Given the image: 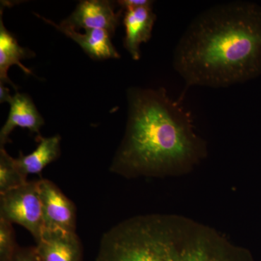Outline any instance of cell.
I'll use <instances>...</instances> for the list:
<instances>
[{
	"instance_id": "5b68a950",
	"label": "cell",
	"mask_w": 261,
	"mask_h": 261,
	"mask_svg": "<svg viewBox=\"0 0 261 261\" xmlns=\"http://www.w3.org/2000/svg\"><path fill=\"white\" fill-rule=\"evenodd\" d=\"M44 230L75 232L76 207L74 202L50 180H38Z\"/></svg>"
},
{
	"instance_id": "3957f363",
	"label": "cell",
	"mask_w": 261,
	"mask_h": 261,
	"mask_svg": "<svg viewBox=\"0 0 261 261\" xmlns=\"http://www.w3.org/2000/svg\"><path fill=\"white\" fill-rule=\"evenodd\" d=\"M95 261H254L216 230L183 216L123 220L101 238Z\"/></svg>"
},
{
	"instance_id": "e0dca14e",
	"label": "cell",
	"mask_w": 261,
	"mask_h": 261,
	"mask_svg": "<svg viewBox=\"0 0 261 261\" xmlns=\"http://www.w3.org/2000/svg\"><path fill=\"white\" fill-rule=\"evenodd\" d=\"M13 96L10 95L9 89L5 87V84L0 83V102H9Z\"/></svg>"
},
{
	"instance_id": "8992f818",
	"label": "cell",
	"mask_w": 261,
	"mask_h": 261,
	"mask_svg": "<svg viewBox=\"0 0 261 261\" xmlns=\"http://www.w3.org/2000/svg\"><path fill=\"white\" fill-rule=\"evenodd\" d=\"M116 13L113 4L106 0L81 1L74 11L61 25L78 32L79 29H102L113 35L119 25L122 11Z\"/></svg>"
},
{
	"instance_id": "2e32d148",
	"label": "cell",
	"mask_w": 261,
	"mask_h": 261,
	"mask_svg": "<svg viewBox=\"0 0 261 261\" xmlns=\"http://www.w3.org/2000/svg\"><path fill=\"white\" fill-rule=\"evenodd\" d=\"M118 5L121 7L122 10H128L130 8H140L153 5L154 2L150 0H121L117 2Z\"/></svg>"
},
{
	"instance_id": "7a4b0ae2",
	"label": "cell",
	"mask_w": 261,
	"mask_h": 261,
	"mask_svg": "<svg viewBox=\"0 0 261 261\" xmlns=\"http://www.w3.org/2000/svg\"><path fill=\"white\" fill-rule=\"evenodd\" d=\"M125 135L110 171L125 178L159 177L186 172L207 154L192 113L164 88L127 91Z\"/></svg>"
},
{
	"instance_id": "52a82bcc",
	"label": "cell",
	"mask_w": 261,
	"mask_h": 261,
	"mask_svg": "<svg viewBox=\"0 0 261 261\" xmlns=\"http://www.w3.org/2000/svg\"><path fill=\"white\" fill-rule=\"evenodd\" d=\"M36 243L42 261H82L83 247L75 232L44 230Z\"/></svg>"
},
{
	"instance_id": "ba28073f",
	"label": "cell",
	"mask_w": 261,
	"mask_h": 261,
	"mask_svg": "<svg viewBox=\"0 0 261 261\" xmlns=\"http://www.w3.org/2000/svg\"><path fill=\"white\" fill-rule=\"evenodd\" d=\"M123 25L125 27L123 46L135 61L140 60V46L148 42L152 37L156 20L152 5L125 10Z\"/></svg>"
},
{
	"instance_id": "277c9868",
	"label": "cell",
	"mask_w": 261,
	"mask_h": 261,
	"mask_svg": "<svg viewBox=\"0 0 261 261\" xmlns=\"http://www.w3.org/2000/svg\"><path fill=\"white\" fill-rule=\"evenodd\" d=\"M0 219L23 226L37 242L44 230L38 181L0 194Z\"/></svg>"
},
{
	"instance_id": "9c48e42d",
	"label": "cell",
	"mask_w": 261,
	"mask_h": 261,
	"mask_svg": "<svg viewBox=\"0 0 261 261\" xmlns=\"http://www.w3.org/2000/svg\"><path fill=\"white\" fill-rule=\"evenodd\" d=\"M8 119L0 130V145L4 147L9 142L10 134L16 127L27 128L32 133L39 135V130L44 124V120L39 113L32 98L27 94L18 93L12 97L10 102Z\"/></svg>"
},
{
	"instance_id": "8fae6325",
	"label": "cell",
	"mask_w": 261,
	"mask_h": 261,
	"mask_svg": "<svg viewBox=\"0 0 261 261\" xmlns=\"http://www.w3.org/2000/svg\"><path fill=\"white\" fill-rule=\"evenodd\" d=\"M37 140V148L32 153L24 154L20 152L18 158L15 159L18 169L25 177L30 174H40L48 165L61 156V136L42 137L39 135Z\"/></svg>"
},
{
	"instance_id": "7c38bea8",
	"label": "cell",
	"mask_w": 261,
	"mask_h": 261,
	"mask_svg": "<svg viewBox=\"0 0 261 261\" xmlns=\"http://www.w3.org/2000/svg\"><path fill=\"white\" fill-rule=\"evenodd\" d=\"M3 10L0 15V83L10 84L17 91V87L10 81L8 70L13 65H17L25 74L32 72L21 63L22 60L34 56V53L18 44L16 38L5 28L3 23Z\"/></svg>"
},
{
	"instance_id": "5bb4252c",
	"label": "cell",
	"mask_w": 261,
	"mask_h": 261,
	"mask_svg": "<svg viewBox=\"0 0 261 261\" xmlns=\"http://www.w3.org/2000/svg\"><path fill=\"white\" fill-rule=\"evenodd\" d=\"M18 249L13 224L0 219V261H10Z\"/></svg>"
},
{
	"instance_id": "30bf717a",
	"label": "cell",
	"mask_w": 261,
	"mask_h": 261,
	"mask_svg": "<svg viewBox=\"0 0 261 261\" xmlns=\"http://www.w3.org/2000/svg\"><path fill=\"white\" fill-rule=\"evenodd\" d=\"M37 17L50 24L67 37L76 42L82 49L94 61L119 58L120 54L113 46L111 35L107 31L102 29H89L85 34H81L74 29L65 27L61 24L55 23L51 20L37 14Z\"/></svg>"
},
{
	"instance_id": "9a60e30c",
	"label": "cell",
	"mask_w": 261,
	"mask_h": 261,
	"mask_svg": "<svg viewBox=\"0 0 261 261\" xmlns=\"http://www.w3.org/2000/svg\"><path fill=\"white\" fill-rule=\"evenodd\" d=\"M10 261H42L35 247H18Z\"/></svg>"
},
{
	"instance_id": "4fadbf2b",
	"label": "cell",
	"mask_w": 261,
	"mask_h": 261,
	"mask_svg": "<svg viewBox=\"0 0 261 261\" xmlns=\"http://www.w3.org/2000/svg\"><path fill=\"white\" fill-rule=\"evenodd\" d=\"M27 177L18 169L15 159L0 149V194L10 191L27 183Z\"/></svg>"
},
{
	"instance_id": "6da1fadb",
	"label": "cell",
	"mask_w": 261,
	"mask_h": 261,
	"mask_svg": "<svg viewBox=\"0 0 261 261\" xmlns=\"http://www.w3.org/2000/svg\"><path fill=\"white\" fill-rule=\"evenodd\" d=\"M173 65L187 87L225 88L261 75V6L247 1L216 5L191 22Z\"/></svg>"
}]
</instances>
